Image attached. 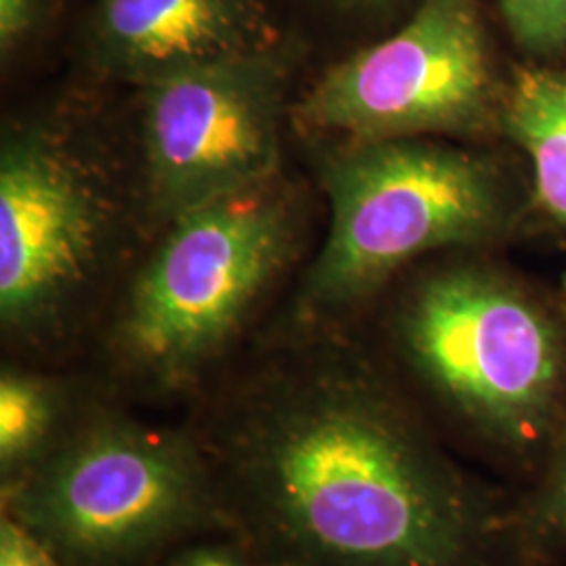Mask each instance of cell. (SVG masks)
Instances as JSON below:
<instances>
[{"label": "cell", "instance_id": "obj_18", "mask_svg": "<svg viewBox=\"0 0 566 566\" xmlns=\"http://www.w3.org/2000/svg\"><path fill=\"white\" fill-rule=\"evenodd\" d=\"M565 308H566V306H565ZM565 313H566V311H565Z\"/></svg>", "mask_w": 566, "mask_h": 566}, {"label": "cell", "instance_id": "obj_11", "mask_svg": "<svg viewBox=\"0 0 566 566\" xmlns=\"http://www.w3.org/2000/svg\"><path fill=\"white\" fill-rule=\"evenodd\" d=\"M507 135L533 166L535 198L566 229V70L531 65L516 72L502 97Z\"/></svg>", "mask_w": 566, "mask_h": 566}, {"label": "cell", "instance_id": "obj_16", "mask_svg": "<svg viewBox=\"0 0 566 566\" xmlns=\"http://www.w3.org/2000/svg\"><path fill=\"white\" fill-rule=\"evenodd\" d=\"M0 566H60L21 526L0 516Z\"/></svg>", "mask_w": 566, "mask_h": 566}, {"label": "cell", "instance_id": "obj_7", "mask_svg": "<svg viewBox=\"0 0 566 566\" xmlns=\"http://www.w3.org/2000/svg\"><path fill=\"white\" fill-rule=\"evenodd\" d=\"M502 116L476 0H418L403 25L329 65L292 105L332 142L472 137Z\"/></svg>", "mask_w": 566, "mask_h": 566}, {"label": "cell", "instance_id": "obj_8", "mask_svg": "<svg viewBox=\"0 0 566 566\" xmlns=\"http://www.w3.org/2000/svg\"><path fill=\"white\" fill-rule=\"evenodd\" d=\"M287 88L283 44L137 88L143 217L164 229L280 177Z\"/></svg>", "mask_w": 566, "mask_h": 566}, {"label": "cell", "instance_id": "obj_12", "mask_svg": "<svg viewBox=\"0 0 566 566\" xmlns=\"http://www.w3.org/2000/svg\"><path fill=\"white\" fill-rule=\"evenodd\" d=\"M510 563L547 565L566 554V424L525 493L507 504Z\"/></svg>", "mask_w": 566, "mask_h": 566}, {"label": "cell", "instance_id": "obj_17", "mask_svg": "<svg viewBox=\"0 0 566 566\" xmlns=\"http://www.w3.org/2000/svg\"><path fill=\"white\" fill-rule=\"evenodd\" d=\"M324 2L327 7L338 9L340 13H378L399 0H324Z\"/></svg>", "mask_w": 566, "mask_h": 566}, {"label": "cell", "instance_id": "obj_10", "mask_svg": "<svg viewBox=\"0 0 566 566\" xmlns=\"http://www.w3.org/2000/svg\"><path fill=\"white\" fill-rule=\"evenodd\" d=\"M95 388L42 365L7 361L0 369V489L13 485L60 443Z\"/></svg>", "mask_w": 566, "mask_h": 566}, {"label": "cell", "instance_id": "obj_3", "mask_svg": "<svg viewBox=\"0 0 566 566\" xmlns=\"http://www.w3.org/2000/svg\"><path fill=\"white\" fill-rule=\"evenodd\" d=\"M319 181L329 231L269 344L343 332L413 259L489 242L512 210L497 164L430 137L334 142Z\"/></svg>", "mask_w": 566, "mask_h": 566}, {"label": "cell", "instance_id": "obj_13", "mask_svg": "<svg viewBox=\"0 0 566 566\" xmlns=\"http://www.w3.org/2000/svg\"><path fill=\"white\" fill-rule=\"evenodd\" d=\"M145 566H304L242 533H206L170 547Z\"/></svg>", "mask_w": 566, "mask_h": 566}, {"label": "cell", "instance_id": "obj_14", "mask_svg": "<svg viewBox=\"0 0 566 566\" xmlns=\"http://www.w3.org/2000/svg\"><path fill=\"white\" fill-rule=\"evenodd\" d=\"M514 41L533 55L566 49V0H500Z\"/></svg>", "mask_w": 566, "mask_h": 566}, {"label": "cell", "instance_id": "obj_1", "mask_svg": "<svg viewBox=\"0 0 566 566\" xmlns=\"http://www.w3.org/2000/svg\"><path fill=\"white\" fill-rule=\"evenodd\" d=\"M187 424L231 531L301 565L510 563L506 502L344 332L269 344Z\"/></svg>", "mask_w": 566, "mask_h": 566}, {"label": "cell", "instance_id": "obj_15", "mask_svg": "<svg viewBox=\"0 0 566 566\" xmlns=\"http://www.w3.org/2000/svg\"><path fill=\"white\" fill-rule=\"evenodd\" d=\"M61 0H0V57L15 60L57 15Z\"/></svg>", "mask_w": 566, "mask_h": 566}, {"label": "cell", "instance_id": "obj_2", "mask_svg": "<svg viewBox=\"0 0 566 566\" xmlns=\"http://www.w3.org/2000/svg\"><path fill=\"white\" fill-rule=\"evenodd\" d=\"M160 231L97 327L102 390L124 403L202 395L294 261L301 208L275 177Z\"/></svg>", "mask_w": 566, "mask_h": 566}, {"label": "cell", "instance_id": "obj_9", "mask_svg": "<svg viewBox=\"0 0 566 566\" xmlns=\"http://www.w3.org/2000/svg\"><path fill=\"white\" fill-rule=\"evenodd\" d=\"M82 41L99 76L135 88L283 44L269 0H95Z\"/></svg>", "mask_w": 566, "mask_h": 566}, {"label": "cell", "instance_id": "obj_5", "mask_svg": "<svg viewBox=\"0 0 566 566\" xmlns=\"http://www.w3.org/2000/svg\"><path fill=\"white\" fill-rule=\"evenodd\" d=\"M390 336L470 441L537 472L566 424V313L495 271L447 266L407 290Z\"/></svg>", "mask_w": 566, "mask_h": 566}, {"label": "cell", "instance_id": "obj_4", "mask_svg": "<svg viewBox=\"0 0 566 566\" xmlns=\"http://www.w3.org/2000/svg\"><path fill=\"white\" fill-rule=\"evenodd\" d=\"M0 516L60 566H145L231 531L189 424H151L102 388L39 464L0 489Z\"/></svg>", "mask_w": 566, "mask_h": 566}, {"label": "cell", "instance_id": "obj_6", "mask_svg": "<svg viewBox=\"0 0 566 566\" xmlns=\"http://www.w3.org/2000/svg\"><path fill=\"white\" fill-rule=\"evenodd\" d=\"M126 196L99 145L60 116L4 128L0 145V332L25 364L99 327Z\"/></svg>", "mask_w": 566, "mask_h": 566}]
</instances>
